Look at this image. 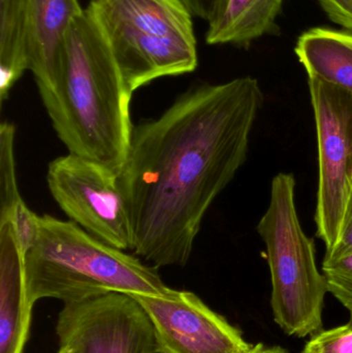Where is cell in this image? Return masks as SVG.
<instances>
[{"label": "cell", "instance_id": "cell-18", "mask_svg": "<svg viewBox=\"0 0 352 353\" xmlns=\"http://www.w3.org/2000/svg\"><path fill=\"white\" fill-rule=\"evenodd\" d=\"M10 221L14 228V236L22 254L37 242L39 234V216L33 213L24 201L14 208Z\"/></svg>", "mask_w": 352, "mask_h": 353}, {"label": "cell", "instance_id": "cell-23", "mask_svg": "<svg viewBox=\"0 0 352 353\" xmlns=\"http://www.w3.org/2000/svg\"><path fill=\"white\" fill-rule=\"evenodd\" d=\"M57 353H76L74 352V350H70V348L68 347H60L59 352Z\"/></svg>", "mask_w": 352, "mask_h": 353}, {"label": "cell", "instance_id": "cell-11", "mask_svg": "<svg viewBox=\"0 0 352 353\" xmlns=\"http://www.w3.org/2000/svg\"><path fill=\"white\" fill-rule=\"evenodd\" d=\"M32 305L27 296L23 254L10 220L0 223V353H23Z\"/></svg>", "mask_w": 352, "mask_h": 353}, {"label": "cell", "instance_id": "cell-3", "mask_svg": "<svg viewBox=\"0 0 352 353\" xmlns=\"http://www.w3.org/2000/svg\"><path fill=\"white\" fill-rule=\"evenodd\" d=\"M29 303L56 299L84 302L110 292L163 294L169 290L156 268L105 244L74 222L39 216L37 242L23 254Z\"/></svg>", "mask_w": 352, "mask_h": 353}, {"label": "cell", "instance_id": "cell-12", "mask_svg": "<svg viewBox=\"0 0 352 353\" xmlns=\"http://www.w3.org/2000/svg\"><path fill=\"white\" fill-rule=\"evenodd\" d=\"M284 0H218L208 21L206 43L248 48L279 32L277 19Z\"/></svg>", "mask_w": 352, "mask_h": 353}, {"label": "cell", "instance_id": "cell-13", "mask_svg": "<svg viewBox=\"0 0 352 353\" xmlns=\"http://www.w3.org/2000/svg\"><path fill=\"white\" fill-rule=\"evenodd\" d=\"M295 52L308 77L352 93V31L309 29L300 35Z\"/></svg>", "mask_w": 352, "mask_h": 353}, {"label": "cell", "instance_id": "cell-21", "mask_svg": "<svg viewBox=\"0 0 352 353\" xmlns=\"http://www.w3.org/2000/svg\"><path fill=\"white\" fill-rule=\"evenodd\" d=\"M194 17L208 22L218 0H181Z\"/></svg>", "mask_w": 352, "mask_h": 353}, {"label": "cell", "instance_id": "cell-19", "mask_svg": "<svg viewBox=\"0 0 352 353\" xmlns=\"http://www.w3.org/2000/svg\"><path fill=\"white\" fill-rule=\"evenodd\" d=\"M352 253V193L345 210L340 232L332 250L324 255V261H333Z\"/></svg>", "mask_w": 352, "mask_h": 353}, {"label": "cell", "instance_id": "cell-4", "mask_svg": "<svg viewBox=\"0 0 352 353\" xmlns=\"http://www.w3.org/2000/svg\"><path fill=\"white\" fill-rule=\"evenodd\" d=\"M85 8L130 94L198 68L194 17L181 0H90Z\"/></svg>", "mask_w": 352, "mask_h": 353}, {"label": "cell", "instance_id": "cell-1", "mask_svg": "<svg viewBox=\"0 0 352 353\" xmlns=\"http://www.w3.org/2000/svg\"><path fill=\"white\" fill-rule=\"evenodd\" d=\"M262 101L251 77L200 85L134 126L118 180L134 255L155 268L188 263L209 208L245 163Z\"/></svg>", "mask_w": 352, "mask_h": 353}, {"label": "cell", "instance_id": "cell-8", "mask_svg": "<svg viewBox=\"0 0 352 353\" xmlns=\"http://www.w3.org/2000/svg\"><path fill=\"white\" fill-rule=\"evenodd\" d=\"M56 333L60 347L76 353H157L148 315L122 292L64 305Z\"/></svg>", "mask_w": 352, "mask_h": 353}, {"label": "cell", "instance_id": "cell-22", "mask_svg": "<svg viewBox=\"0 0 352 353\" xmlns=\"http://www.w3.org/2000/svg\"><path fill=\"white\" fill-rule=\"evenodd\" d=\"M249 353H289L281 346H267L264 343L253 345Z\"/></svg>", "mask_w": 352, "mask_h": 353}, {"label": "cell", "instance_id": "cell-6", "mask_svg": "<svg viewBox=\"0 0 352 353\" xmlns=\"http://www.w3.org/2000/svg\"><path fill=\"white\" fill-rule=\"evenodd\" d=\"M318 136L316 234L326 252L340 232L352 193V93L308 77Z\"/></svg>", "mask_w": 352, "mask_h": 353}, {"label": "cell", "instance_id": "cell-7", "mask_svg": "<svg viewBox=\"0 0 352 353\" xmlns=\"http://www.w3.org/2000/svg\"><path fill=\"white\" fill-rule=\"evenodd\" d=\"M47 183L70 221L105 244L132 251V226L118 173L68 153L50 163Z\"/></svg>", "mask_w": 352, "mask_h": 353}, {"label": "cell", "instance_id": "cell-2", "mask_svg": "<svg viewBox=\"0 0 352 353\" xmlns=\"http://www.w3.org/2000/svg\"><path fill=\"white\" fill-rule=\"evenodd\" d=\"M41 97L68 153L119 173L134 130L132 95L86 8L68 33L57 86Z\"/></svg>", "mask_w": 352, "mask_h": 353}, {"label": "cell", "instance_id": "cell-15", "mask_svg": "<svg viewBox=\"0 0 352 353\" xmlns=\"http://www.w3.org/2000/svg\"><path fill=\"white\" fill-rule=\"evenodd\" d=\"M14 138V124L2 122L0 125V223L10 220L14 208L23 201L17 181Z\"/></svg>", "mask_w": 352, "mask_h": 353}, {"label": "cell", "instance_id": "cell-5", "mask_svg": "<svg viewBox=\"0 0 352 353\" xmlns=\"http://www.w3.org/2000/svg\"><path fill=\"white\" fill-rule=\"evenodd\" d=\"M295 187L291 174L274 176L270 203L258 232L266 245L275 323L287 335L305 338L324 330L322 309L329 292L316 265L313 240L300 223Z\"/></svg>", "mask_w": 352, "mask_h": 353}, {"label": "cell", "instance_id": "cell-14", "mask_svg": "<svg viewBox=\"0 0 352 353\" xmlns=\"http://www.w3.org/2000/svg\"><path fill=\"white\" fill-rule=\"evenodd\" d=\"M27 21L28 0H0V101L27 68Z\"/></svg>", "mask_w": 352, "mask_h": 353}, {"label": "cell", "instance_id": "cell-16", "mask_svg": "<svg viewBox=\"0 0 352 353\" xmlns=\"http://www.w3.org/2000/svg\"><path fill=\"white\" fill-rule=\"evenodd\" d=\"M322 274L328 292L352 314V253L333 261H324Z\"/></svg>", "mask_w": 352, "mask_h": 353}, {"label": "cell", "instance_id": "cell-17", "mask_svg": "<svg viewBox=\"0 0 352 353\" xmlns=\"http://www.w3.org/2000/svg\"><path fill=\"white\" fill-rule=\"evenodd\" d=\"M301 353H352V314L346 325L312 336Z\"/></svg>", "mask_w": 352, "mask_h": 353}, {"label": "cell", "instance_id": "cell-20", "mask_svg": "<svg viewBox=\"0 0 352 353\" xmlns=\"http://www.w3.org/2000/svg\"><path fill=\"white\" fill-rule=\"evenodd\" d=\"M332 22L352 31V0H318Z\"/></svg>", "mask_w": 352, "mask_h": 353}, {"label": "cell", "instance_id": "cell-9", "mask_svg": "<svg viewBox=\"0 0 352 353\" xmlns=\"http://www.w3.org/2000/svg\"><path fill=\"white\" fill-rule=\"evenodd\" d=\"M152 323L157 353H249L253 345L191 292L132 294Z\"/></svg>", "mask_w": 352, "mask_h": 353}, {"label": "cell", "instance_id": "cell-10", "mask_svg": "<svg viewBox=\"0 0 352 353\" xmlns=\"http://www.w3.org/2000/svg\"><path fill=\"white\" fill-rule=\"evenodd\" d=\"M84 10L79 0H28L27 68L39 95L57 86L68 33Z\"/></svg>", "mask_w": 352, "mask_h": 353}]
</instances>
